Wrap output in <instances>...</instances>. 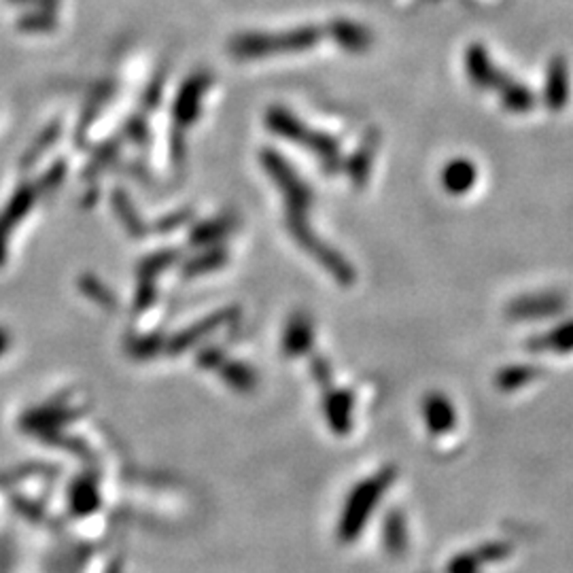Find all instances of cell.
<instances>
[{"instance_id": "6da1fadb", "label": "cell", "mask_w": 573, "mask_h": 573, "mask_svg": "<svg viewBox=\"0 0 573 573\" xmlns=\"http://www.w3.org/2000/svg\"><path fill=\"white\" fill-rule=\"evenodd\" d=\"M323 36H327V30L321 25H299V28L283 32H248V35L234 36L229 41V51L236 60H259V57L310 49Z\"/></svg>"}, {"instance_id": "7a4b0ae2", "label": "cell", "mask_w": 573, "mask_h": 573, "mask_svg": "<svg viewBox=\"0 0 573 573\" xmlns=\"http://www.w3.org/2000/svg\"><path fill=\"white\" fill-rule=\"evenodd\" d=\"M266 126L272 132L280 134L286 140H293L304 149H308L318 157V162L325 168V172L334 175L342 168V157H340V146L329 134L317 132L304 124L302 119H297L296 115L286 111L283 106H272L266 115Z\"/></svg>"}, {"instance_id": "3957f363", "label": "cell", "mask_w": 573, "mask_h": 573, "mask_svg": "<svg viewBox=\"0 0 573 573\" xmlns=\"http://www.w3.org/2000/svg\"><path fill=\"white\" fill-rule=\"evenodd\" d=\"M210 87V75L200 73L191 75L187 81L183 83L181 89H178L176 100H175V108H172V121H175V127H172V157L176 162H181L183 153H185V130L189 126L196 124L197 115H200L202 108V98L206 94V89Z\"/></svg>"}, {"instance_id": "277c9868", "label": "cell", "mask_w": 573, "mask_h": 573, "mask_svg": "<svg viewBox=\"0 0 573 573\" xmlns=\"http://www.w3.org/2000/svg\"><path fill=\"white\" fill-rule=\"evenodd\" d=\"M325 30H327V36L334 38L342 49L350 51V54H363L374 43L372 32L366 25L348 22V19H336Z\"/></svg>"}, {"instance_id": "5b68a950", "label": "cell", "mask_w": 573, "mask_h": 573, "mask_svg": "<svg viewBox=\"0 0 573 573\" xmlns=\"http://www.w3.org/2000/svg\"><path fill=\"white\" fill-rule=\"evenodd\" d=\"M380 487H382V480H374V482H367L366 487L357 490V495L353 497V499H350L347 520L342 522V533H347L348 538L350 535H355V531L359 528L363 518L367 516V512H369L367 508L372 506V501L376 499V493H378Z\"/></svg>"}, {"instance_id": "8992f818", "label": "cell", "mask_w": 573, "mask_h": 573, "mask_svg": "<svg viewBox=\"0 0 573 573\" xmlns=\"http://www.w3.org/2000/svg\"><path fill=\"white\" fill-rule=\"evenodd\" d=\"M378 143H380V134L378 130H367L366 138H363V143L359 149H357V153L353 157H350L348 162V175L353 176V181L359 185L366 181L367 172H369V166H372V159H374V153L376 149H378Z\"/></svg>"}, {"instance_id": "52a82bcc", "label": "cell", "mask_w": 573, "mask_h": 573, "mask_svg": "<svg viewBox=\"0 0 573 573\" xmlns=\"http://www.w3.org/2000/svg\"><path fill=\"white\" fill-rule=\"evenodd\" d=\"M471 178H474V172H471V166L465 162H455L450 164L444 172V185L450 191H463L471 185Z\"/></svg>"}, {"instance_id": "ba28073f", "label": "cell", "mask_w": 573, "mask_h": 573, "mask_svg": "<svg viewBox=\"0 0 573 573\" xmlns=\"http://www.w3.org/2000/svg\"><path fill=\"white\" fill-rule=\"evenodd\" d=\"M111 94H113V85H102V87H98L96 89V94L92 96V102H89V106H87V111L83 113V121H81V127H79V134H83V130H85V126H89L94 121V117L96 115L100 113V108L105 106V102L111 98Z\"/></svg>"}, {"instance_id": "9c48e42d", "label": "cell", "mask_w": 573, "mask_h": 573, "mask_svg": "<svg viewBox=\"0 0 573 573\" xmlns=\"http://www.w3.org/2000/svg\"><path fill=\"white\" fill-rule=\"evenodd\" d=\"M55 25V17H54V11H43L38 9L35 15H28L24 17L22 22H19V28L24 30H30V32H36V30H51Z\"/></svg>"}]
</instances>
